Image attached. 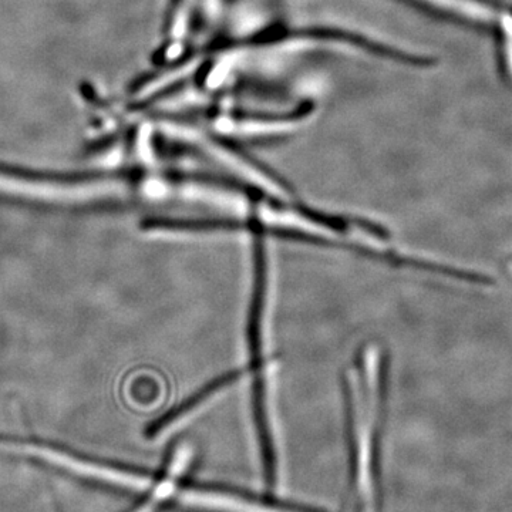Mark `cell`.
Segmentation results:
<instances>
[{
    "instance_id": "cell-1",
    "label": "cell",
    "mask_w": 512,
    "mask_h": 512,
    "mask_svg": "<svg viewBox=\"0 0 512 512\" xmlns=\"http://www.w3.org/2000/svg\"><path fill=\"white\" fill-rule=\"evenodd\" d=\"M382 357L376 346L363 355V375L349 372L352 403V495L357 512L376 511L377 414H379Z\"/></svg>"
},
{
    "instance_id": "cell-2",
    "label": "cell",
    "mask_w": 512,
    "mask_h": 512,
    "mask_svg": "<svg viewBox=\"0 0 512 512\" xmlns=\"http://www.w3.org/2000/svg\"><path fill=\"white\" fill-rule=\"evenodd\" d=\"M0 447L29 454V456L40 458L53 466L66 468V470L80 474V476L96 478V480L120 485V487L130 488L134 491H148L154 485L153 478L146 474L101 466L93 461L83 460V458L74 457L72 454L57 450V448L42 446V444L0 439Z\"/></svg>"
},
{
    "instance_id": "cell-3",
    "label": "cell",
    "mask_w": 512,
    "mask_h": 512,
    "mask_svg": "<svg viewBox=\"0 0 512 512\" xmlns=\"http://www.w3.org/2000/svg\"><path fill=\"white\" fill-rule=\"evenodd\" d=\"M178 503L188 508L211 512H311L301 508L266 503L252 495L220 487H185L177 495Z\"/></svg>"
},
{
    "instance_id": "cell-4",
    "label": "cell",
    "mask_w": 512,
    "mask_h": 512,
    "mask_svg": "<svg viewBox=\"0 0 512 512\" xmlns=\"http://www.w3.org/2000/svg\"><path fill=\"white\" fill-rule=\"evenodd\" d=\"M241 375L242 372L228 373V375L221 377V379L215 380L210 386L200 390V392L195 394L194 397H191L190 400L181 404L173 413L165 414L164 417L156 421V423L148 429V436H150L151 439H161V437L167 436L170 431L183 426V423L190 419L191 416H194L202 406L211 402L215 394L224 392L227 387L238 382V380L241 379Z\"/></svg>"
}]
</instances>
